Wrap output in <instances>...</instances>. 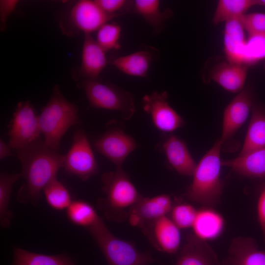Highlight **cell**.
I'll return each instance as SVG.
<instances>
[{"instance_id": "cell-17", "label": "cell", "mask_w": 265, "mask_h": 265, "mask_svg": "<svg viewBox=\"0 0 265 265\" xmlns=\"http://www.w3.org/2000/svg\"><path fill=\"white\" fill-rule=\"evenodd\" d=\"M224 265H265V250H260L256 240L238 237L231 241Z\"/></svg>"}, {"instance_id": "cell-36", "label": "cell", "mask_w": 265, "mask_h": 265, "mask_svg": "<svg viewBox=\"0 0 265 265\" xmlns=\"http://www.w3.org/2000/svg\"><path fill=\"white\" fill-rule=\"evenodd\" d=\"M17 0H1L0 1V29H5L6 23L10 15L14 12L18 4Z\"/></svg>"}, {"instance_id": "cell-23", "label": "cell", "mask_w": 265, "mask_h": 265, "mask_svg": "<svg viewBox=\"0 0 265 265\" xmlns=\"http://www.w3.org/2000/svg\"><path fill=\"white\" fill-rule=\"evenodd\" d=\"M224 225V219L219 212L212 208L203 207L197 211L192 228L196 237L207 241L219 237Z\"/></svg>"}, {"instance_id": "cell-16", "label": "cell", "mask_w": 265, "mask_h": 265, "mask_svg": "<svg viewBox=\"0 0 265 265\" xmlns=\"http://www.w3.org/2000/svg\"><path fill=\"white\" fill-rule=\"evenodd\" d=\"M159 52L152 46H146L134 53L110 60V63L122 73L131 76L146 78L152 63L159 59Z\"/></svg>"}, {"instance_id": "cell-25", "label": "cell", "mask_w": 265, "mask_h": 265, "mask_svg": "<svg viewBox=\"0 0 265 265\" xmlns=\"http://www.w3.org/2000/svg\"><path fill=\"white\" fill-rule=\"evenodd\" d=\"M245 138L239 155L265 147V105L255 104Z\"/></svg>"}, {"instance_id": "cell-31", "label": "cell", "mask_w": 265, "mask_h": 265, "mask_svg": "<svg viewBox=\"0 0 265 265\" xmlns=\"http://www.w3.org/2000/svg\"><path fill=\"white\" fill-rule=\"evenodd\" d=\"M121 30L118 24L108 22L97 30L96 40L106 52L118 50L120 48L119 41Z\"/></svg>"}, {"instance_id": "cell-19", "label": "cell", "mask_w": 265, "mask_h": 265, "mask_svg": "<svg viewBox=\"0 0 265 265\" xmlns=\"http://www.w3.org/2000/svg\"><path fill=\"white\" fill-rule=\"evenodd\" d=\"M221 164L244 177L265 178V147L239 155L234 159L222 160Z\"/></svg>"}, {"instance_id": "cell-9", "label": "cell", "mask_w": 265, "mask_h": 265, "mask_svg": "<svg viewBox=\"0 0 265 265\" xmlns=\"http://www.w3.org/2000/svg\"><path fill=\"white\" fill-rule=\"evenodd\" d=\"M95 150L106 157L116 167L122 164L129 155L137 147L135 140L118 125H112L94 143Z\"/></svg>"}, {"instance_id": "cell-2", "label": "cell", "mask_w": 265, "mask_h": 265, "mask_svg": "<svg viewBox=\"0 0 265 265\" xmlns=\"http://www.w3.org/2000/svg\"><path fill=\"white\" fill-rule=\"evenodd\" d=\"M223 144L220 138L202 158L192 175L193 180L185 196L203 207L213 208L220 202L223 183L220 177V152Z\"/></svg>"}, {"instance_id": "cell-35", "label": "cell", "mask_w": 265, "mask_h": 265, "mask_svg": "<svg viewBox=\"0 0 265 265\" xmlns=\"http://www.w3.org/2000/svg\"><path fill=\"white\" fill-rule=\"evenodd\" d=\"M97 4L106 13L122 16L130 13L132 0H95Z\"/></svg>"}, {"instance_id": "cell-20", "label": "cell", "mask_w": 265, "mask_h": 265, "mask_svg": "<svg viewBox=\"0 0 265 265\" xmlns=\"http://www.w3.org/2000/svg\"><path fill=\"white\" fill-rule=\"evenodd\" d=\"M248 74V66L221 62L211 70V80L226 90L232 93H239L244 88Z\"/></svg>"}, {"instance_id": "cell-18", "label": "cell", "mask_w": 265, "mask_h": 265, "mask_svg": "<svg viewBox=\"0 0 265 265\" xmlns=\"http://www.w3.org/2000/svg\"><path fill=\"white\" fill-rule=\"evenodd\" d=\"M175 265H221L212 248L194 234L187 235Z\"/></svg>"}, {"instance_id": "cell-1", "label": "cell", "mask_w": 265, "mask_h": 265, "mask_svg": "<svg viewBox=\"0 0 265 265\" xmlns=\"http://www.w3.org/2000/svg\"><path fill=\"white\" fill-rule=\"evenodd\" d=\"M16 152L21 163V177L25 180L18 191L17 200L36 205L44 188L57 178L58 171L63 168L64 155L49 147L40 138Z\"/></svg>"}, {"instance_id": "cell-5", "label": "cell", "mask_w": 265, "mask_h": 265, "mask_svg": "<svg viewBox=\"0 0 265 265\" xmlns=\"http://www.w3.org/2000/svg\"><path fill=\"white\" fill-rule=\"evenodd\" d=\"M104 255L108 265H149L155 261L149 253L114 235L102 220L86 229Z\"/></svg>"}, {"instance_id": "cell-15", "label": "cell", "mask_w": 265, "mask_h": 265, "mask_svg": "<svg viewBox=\"0 0 265 265\" xmlns=\"http://www.w3.org/2000/svg\"><path fill=\"white\" fill-rule=\"evenodd\" d=\"M172 200L167 194L142 197L130 209L128 219L131 224L141 228L145 225L167 215L172 208Z\"/></svg>"}, {"instance_id": "cell-37", "label": "cell", "mask_w": 265, "mask_h": 265, "mask_svg": "<svg viewBox=\"0 0 265 265\" xmlns=\"http://www.w3.org/2000/svg\"><path fill=\"white\" fill-rule=\"evenodd\" d=\"M257 216L265 242V184L260 189L257 202Z\"/></svg>"}, {"instance_id": "cell-24", "label": "cell", "mask_w": 265, "mask_h": 265, "mask_svg": "<svg viewBox=\"0 0 265 265\" xmlns=\"http://www.w3.org/2000/svg\"><path fill=\"white\" fill-rule=\"evenodd\" d=\"M130 13L136 14L142 17L151 26L155 36L163 30L166 21L173 15L170 9L161 10L160 1L159 0H132Z\"/></svg>"}, {"instance_id": "cell-12", "label": "cell", "mask_w": 265, "mask_h": 265, "mask_svg": "<svg viewBox=\"0 0 265 265\" xmlns=\"http://www.w3.org/2000/svg\"><path fill=\"white\" fill-rule=\"evenodd\" d=\"M118 15L109 14L104 11L95 1L81 0L77 1L69 13V21L72 26L79 31L91 34L97 31L103 25Z\"/></svg>"}, {"instance_id": "cell-4", "label": "cell", "mask_w": 265, "mask_h": 265, "mask_svg": "<svg viewBox=\"0 0 265 265\" xmlns=\"http://www.w3.org/2000/svg\"><path fill=\"white\" fill-rule=\"evenodd\" d=\"M39 121L44 142L57 151L66 132L80 123L77 106L63 96L57 85L39 115Z\"/></svg>"}, {"instance_id": "cell-21", "label": "cell", "mask_w": 265, "mask_h": 265, "mask_svg": "<svg viewBox=\"0 0 265 265\" xmlns=\"http://www.w3.org/2000/svg\"><path fill=\"white\" fill-rule=\"evenodd\" d=\"M245 32L241 18L225 23L223 44L227 61L244 65L247 40Z\"/></svg>"}, {"instance_id": "cell-22", "label": "cell", "mask_w": 265, "mask_h": 265, "mask_svg": "<svg viewBox=\"0 0 265 265\" xmlns=\"http://www.w3.org/2000/svg\"><path fill=\"white\" fill-rule=\"evenodd\" d=\"M106 52L91 34H85L81 52L80 72L85 79L99 80L107 59Z\"/></svg>"}, {"instance_id": "cell-38", "label": "cell", "mask_w": 265, "mask_h": 265, "mask_svg": "<svg viewBox=\"0 0 265 265\" xmlns=\"http://www.w3.org/2000/svg\"><path fill=\"white\" fill-rule=\"evenodd\" d=\"M11 148L8 144L6 143L2 139L0 140V159H2L12 156Z\"/></svg>"}, {"instance_id": "cell-28", "label": "cell", "mask_w": 265, "mask_h": 265, "mask_svg": "<svg viewBox=\"0 0 265 265\" xmlns=\"http://www.w3.org/2000/svg\"><path fill=\"white\" fill-rule=\"evenodd\" d=\"M66 213L71 223L86 229L94 226L102 220L93 206L82 200H73L66 209Z\"/></svg>"}, {"instance_id": "cell-11", "label": "cell", "mask_w": 265, "mask_h": 265, "mask_svg": "<svg viewBox=\"0 0 265 265\" xmlns=\"http://www.w3.org/2000/svg\"><path fill=\"white\" fill-rule=\"evenodd\" d=\"M254 105V94L248 88H243L228 104L223 115L220 138L223 144L245 123Z\"/></svg>"}, {"instance_id": "cell-32", "label": "cell", "mask_w": 265, "mask_h": 265, "mask_svg": "<svg viewBox=\"0 0 265 265\" xmlns=\"http://www.w3.org/2000/svg\"><path fill=\"white\" fill-rule=\"evenodd\" d=\"M265 59V34L248 35L244 52L243 64L253 65Z\"/></svg>"}, {"instance_id": "cell-3", "label": "cell", "mask_w": 265, "mask_h": 265, "mask_svg": "<svg viewBox=\"0 0 265 265\" xmlns=\"http://www.w3.org/2000/svg\"><path fill=\"white\" fill-rule=\"evenodd\" d=\"M101 181L105 196L97 200L98 209L109 220L119 222L125 220L130 209L142 196L122 167L103 174Z\"/></svg>"}, {"instance_id": "cell-30", "label": "cell", "mask_w": 265, "mask_h": 265, "mask_svg": "<svg viewBox=\"0 0 265 265\" xmlns=\"http://www.w3.org/2000/svg\"><path fill=\"white\" fill-rule=\"evenodd\" d=\"M43 192L48 204L55 210H66L73 201L70 191L57 178L45 186Z\"/></svg>"}, {"instance_id": "cell-33", "label": "cell", "mask_w": 265, "mask_h": 265, "mask_svg": "<svg viewBox=\"0 0 265 265\" xmlns=\"http://www.w3.org/2000/svg\"><path fill=\"white\" fill-rule=\"evenodd\" d=\"M197 210L192 205L183 203L173 207L170 219L179 229L191 227L195 220Z\"/></svg>"}, {"instance_id": "cell-13", "label": "cell", "mask_w": 265, "mask_h": 265, "mask_svg": "<svg viewBox=\"0 0 265 265\" xmlns=\"http://www.w3.org/2000/svg\"><path fill=\"white\" fill-rule=\"evenodd\" d=\"M141 229L159 251L174 254L179 250L181 241L180 229L167 215L145 225Z\"/></svg>"}, {"instance_id": "cell-8", "label": "cell", "mask_w": 265, "mask_h": 265, "mask_svg": "<svg viewBox=\"0 0 265 265\" xmlns=\"http://www.w3.org/2000/svg\"><path fill=\"white\" fill-rule=\"evenodd\" d=\"M63 168L68 174L83 181L97 172L98 164L84 131L75 132L71 146L64 156Z\"/></svg>"}, {"instance_id": "cell-10", "label": "cell", "mask_w": 265, "mask_h": 265, "mask_svg": "<svg viewBox=\"0 0 265 265\" xmlns=\"http://www.w3.org/2000/svg\"><path fill=\"white\" fill-rule=\"evenodd\" d=\"M165 91H153L144 95L143 108L151 117L155 127L163 133H170L183 127L182 117L171 107Z\"/></svg>"}, {"instance_id": "cell-6", "label": "cell", "mask_w": 265, "mask_h": 265, "mask_svg": "<svg viewBox=\"0 0 265 265\" xmlns=\"http://www.w3.org/2000/svg\"><path fill=\"white\" fill-rule=\"evenodd\" d=\"M81 86L93 107L118 111L124 120L130 119L135 112L132 94L115 85L85 79Z\"/></svg>"}, {"instance_id": "cell-34", "label": "cell", "mask_w": 265, "mask_h": 265, "mask_svg": "<svg viewBox=\"0 0 265 265\" xmlns=\"http://www.w3.org/2000/svg\"><path fill=\"white\" fill-rule=\"evenodd\" d=\"M241 21L248 35L265 34V13H246L241 18Z\"/></svg>"}, {"instance_id": "cell-7", "label": "cell", "mask_w": 265, "mask_h": 265, "mask_svg": "<svg viewBox=\"0 0 265 265\" xmlns=\"http://www.w3.org/2000/svg\"><path fill=\"white\" fill-rule=\"evenodd\" d=\"M39 115L29 101L20 102L9 125L8 144L16 150L35 141L41 134Z\"/></svg>"}, {"instance_id": "cell-39", "label": "cell", "mask_w": 265, "mask_h": 265, "mask_svg": "<svg viewBox=\"0 0 265 265\" xmlns=\"http://www.w3.org/2000/svg\"><path fill=\"white\" fill-rule=\"evenodd\" d=\"M256 5L265 7V0H256Z\"/></svg>"}, {"instance_id": "cell-27", "label": "cell", "mask_w": 265, "mask_h": 265, "mask_svg": "<svg viewBox=\"0 0 265 265\" xmlns=\"http://www.w3.org/2000/svg\"><path fill=\"white\" fill-rule=\"evenodd\" d=\"M13 265H76L65 254L45 255L14 248Z\"/></svg>"}, {"instance_id": "cell-14", "label": "cell", "mask_w": 265, "mask_h": 265, "mask_svg": "<svg viewBox=\"0 0 265 265\" xmlns=\"http://www.w3.org/2000/svg\"><path fill=\"white\" fill-rule=\"evenodd\" d=\"M156 149L165 155L168 164L179 174L192 176L197 163L185 142L173 134H164Z\"/></svg>"}, {"instance_id": "cell-26", "label": "cell", "mask_w": 265, "mask_h": 265, "mask_svg": "<svg viewBox=\"0 0 265 265\" xmlns=\"http://www.w3.org/2000/svg\"><path fill=\"white\" fill-rule=\"evenodd\" d=\"M256 5V0H220L218 1L212 23H221L241 18L251 7Z\"/></svg>"}, {"instance_id": "cell-29", "label": "cell", "mask_w": 265, "mask_h": 265, "mask_svg": "<svg viewBox=\"0 0 265 265\" xmlns=\"http://www.w3.org/2000/svg\"><path fill=\"white\" fill-rule=\"evenodd\" d=\"M21 178V173H1L0 175V224L3 228L10 227L13 218L9 204L14 184Z\"/></svg>"}]
</instances>
